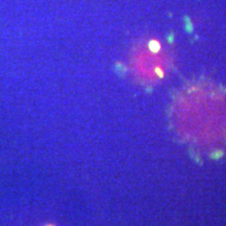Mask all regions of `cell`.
Masks as SVG:
<instances>
[{"mask_svg":"<svg viewBox=\"0 0 226 226\" xmlns=\"http://www.w3.org/2000/svg\"><path fill=\"white\" fill-rule=\"evenodd\" d=\"M49 226H51V225H49Z\"/></svg>","mask_w":226,"mask_h":226,"instance_id":"obj_1","label":"cell"}]
</instances>
